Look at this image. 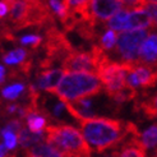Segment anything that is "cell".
Masks as SVG:
<instances>
[{
  "label": "cell",
  "instance_id": "20",
  "mask_svg": "<svg viewBox=\"0 0 157 157\" xmlns=\"http://www.w3.org/2000/svg\"><path fill=\"white\" fill-rule=\"evenodd\" d=\"M25 90V86L21 84V83H17V84H12L9 87H6L3 90L2 95L4 98H9V100H13V98H17L21 93Z\"/></svg>",
  "mask_w": 157,
  "mask_h": 157
},
{
  "label": "cell",
  "instance_id": "9",
  "mask_svg": "<svg viewBox=\"0 0 157 157\" xmlns=\"http://www.w3.org/2000/svg\"><path fill=\"white\" fill-rule=\"evenodd\" d=\"M156 27V21H153L144 10H133L128 12L124 19L123 32L137 29H153Z\"/></svg>",
  "mask_w": 157,
  "mask_h": 157
},
{
  "label": "cell",
  "instance_id": "24",
  "mask_svg": "<svg viewBox=\"0 0 157 157\" xmlns=\"http://www.w3.org/2000/svg\"><path fill=\"white\" fill-rule=\"evenodd\" d=\"M2 134L4 137V146H5V148H9V150L14 148L15 144H17V136L12 134V133H2Z\"/></svg>",
  "mask_w": 157,
  "mask_h": 157
},
{
  "label": "cell",
  "instance_id": "14",
  "mask_svg": "<svg viewBox=\"0 0 157 157\" xmlns=\"http://www.w3.org/2000/svg\"><path fill=\"white\" fill-rule=\"evenodd\" d=\"M17 136H18L17 142H19V144L22 147H26V148L36 146L38 143H42L44 139H45V136L42 133H40V134H33V133H31L27 128L23 127V125H22V128Z\"/></svg>",
  "mask_w": 157,
  "mask_h": 157
},
{
  "label": "cell",
  "instance_id": "22",
  "mask_svg": "<svg viewBox=\"0 0 157 157\" xmlns=\"http://www.w3.org/2000/svg\"><path fill=\"white\" fill-rule=\"evenodd\" d=\"M21 128H22V125L18 120H12L10 123L6 124V127L2 130V133H12V134L17 136L19 133V130H21Z\"/></svg>",
  "mask_w": 157,
  "mask_h": 157
},
{
  "label": "cell",
  "instance_id": "25",
  "mask_svg": "<svg viewBox=\"0 0 157 157\" xmlns=\"http://www.w3.org/2000/svg\"><path fill=\"white\" fill-rule=\"evenodd\" d=\"M10 2H0V19L4 18L9 12V4Z\"/></svg>",
  "mask_w": 157,
  "mask_h": 157
},
{
  "label": "cell",
  "instance_id": "16",
  "mask_svg": "<svg viewBox=\"0 0 157 157\" xmlns=\"http://www.w3.org/2000/svg\"><path fill=\"white\" fill-rule=\"evenodd\" d=\"M27 58V51L25 49H15L3 56V61L8 65H15L25 63Z\"/></svg>",
  "mask_w": 157,
  "mask_h": 157
},
{
  "label": "cell",
  "instance_id": "23",
  "mask_svg": "<svg viewBox=\"0 0 157 157\" xmlns=\"http://www.w3.org/2000/svg\"><path fill=\"white\" fill-rule=\"evenodd\" d=\"M143 110L148 115V117L156 116V97L151 98L150 101H147V102H143Z\"/></svg>",
  "mask_w": 157,
  "mask_h": 157
},
{
  "label": "cell",
  "instance_id": "10",
  "mask_svg": "<svg viewBox=\"0 0 157 157\" xmlns=\"http://www.w3.org/2000/svg\"><path fill=\"white\" fill-rule=\"evenodd\" d=\"M157 36L151 33L140 46L138 55V64L155 69L156 67V52H157Z\"/></svg>",
  "mask_w": 157,
  "mask_h": 157
},
{
  "label": "cell",
  "instance_id": "28",
  "mask_svg": "<svg viewBox=\"0 0 157 157\" xmlns=\"http://www.w3.org/2000/svg\"><path fill=\"white\" fill-rule=\"evenodd\" d=\"M4 75H5V69L3 68V65H0V83L4 81V78H5Z\"/></svg>",
  "mask_w": 157,
  "mask_h": 157
},
{
  "label": "cell",
  "instance_id": "12",
  "mask_svg": "<svg viewBox=\"0 0 157 157\" xmlns=\"http://www.w3.org/2000/svg\"><path fill=\"white\" fill-rule=\"evenodd\" d=\"M9 22L14 29L25 28V22L28 13L29 2H10L9 3Z\"/></svg>",
  "mask_w": 157,
  "mask_h": 157
},
{
  "label": "cell",
  "instance_id": "13",
  "mask_svg": "<svg viewBox=\"0 0 157 157\" xmlns=\"http://www.w3.org/2000/svg\"><path fill=\"white\" fill-rule=\"evenodd\" d=\"M130 72L134 74L138 82V87L148 88V87H153L156 84L157 77L155 69L152 68H148L140 64H130Z\"/></svg>",
  "mask_w": 157,
  "mask_h": 157
},
{
  "label": "cell",
  "instance_id": "29",
  "mask_svg": "<svg viewBox=\"0 0 157 157\" xmlns=\"http://www.w3.org/2000/svg\"><path fill=\"white\" fill-rule=\"evenodd\" d=\"M17 109H18V106H17V105H9V106L6 107V110H8L9 113H14Z\"/></svg>",
  "mask_w": 157,
  "mask_h": 157
},
{
  "label": "cell",
  "instance_id": "5",
  "mask_svg": "<svg viewBox=\"0 0 157 157\" xmlns=\"http://www.w3.org/2000/svg\"><path fill=\"white\" fill-rule=\"evenodd\" d=\"M107 55L104 54L98 46H93L90 52L86 51H70L63 60V70L65 73H91L95 74L97 67Z\"/></svg>",
  "mask_w": 157,
  "mask_h": 157
},
{
  "label": "cell",
  "instance_id": "26",
  "mask_svg": "<svg viewBox=\"0 0 157 157\" xmlns=\"http://www.w3.org/2000/svg\"><path fill=\"white\" fill-rule=\"evenodd\" d=\"M64 110H65V106H64V104H63L61 101H60V102L56 104V105H55V107H54V115H55V116H61Z\"/></svg>",
  "mask_w": 157,
  "mask_h": 157
},
{
  "label": "cell",
  "instance_id": "17",
  "mask_svg": "<svg viewBox=\"0 0 157 157\" xmlns=\"http://www.w3.org/2000/svg\"><path fill=\"white\" fill-rule=\"evenodd\" d=\"M49 8L55 12V14L59 17V19L63 22V25L69 19V6L67 2H56V0H52V2L48 3Z\"/></svg>",
  "mask_w": 157,
  "mask_h": 157
},
{
  "label": "cell",
  "instance_id": "15",
  "mask_svg": "<svg viewBox=\"0 0 157 157\" xmlns=\"http://www.w3.org/2000/svg\"><path fill=\"white\" fill-rule=\"evenodd\" d=\"M156 136H157V127L151 125L143 134L139 137V146L146 152V150H153L156 147Z\"/></svg>",
  "mask_w": 157,
  "mask_h": 157
},
{
  "label": "cell",
  "instance_id": "1",
  "mask_svg": "<svg viewBox=\"0 0 157 157\" xmlns=\"http://www.w3.org/2000/svg\"><path fill=\"white\" fill-rule=\"evenodd\" d=\"M79 123L83 133L82 137L96 152H104L120 144L137 142L140 137L138 128L129 121L109 117H91Z\"/></svg>",
  "mask_w": 157,
  "mask_h": 157
},
{
  "label": "cell",
  "instance_id": "3",
  "mask_svg": "<svg viewBox=\"0 0 157 157\" xmlns=\"http://www.w3.org/2000/svg\"><path fill=\"white\" fill-rule=\"evenodd\" d=\"M102 91V84L96 74L75 72L65 73L52 91L61 102H74V101L92 97Z\"/></svg>",
  "mask_w": 157,
  "mask_h": 157
},
{
  "label": "cell",
  "instance_id": "7",
  "mask_svg": "<svg viewBox=\"0 0 157 157\" xmlns=\"http://www.w3.org/2000/svg\"><path fill=\"white\" fill-rule=\"evenodd\" d=\"M46 52H48V61H54L56 58H61L63 55H67L73 51L72 45L67 40V37L56 29L55 26L49 27L46 32Z\"/></svg>",
  "mask_w": 157,
  "mask_h": 157
},
{
  "label": "cell",
  "instance_id": "2",
  "mask_svg": "<svg viewBox=\"0 0 157 157\" xmlns=\"http://www.w3.org/2000/svg\"><path fill=\"white\" fill-rule=\"evenodd\" d=\"M46 144L65 157H91V148L81 132L70 125H50L45 129Z\"/></svg>",
  "mask_w": 157,
  "mask_h": 157
},
{
  "label": "cell",
  "instance_id": "18",
  "mask_svg": "<svg viewBox=\"0 0 157 157\" xmlns=\"http://www.w3.org/2000/svg\"><path fill=\"white\" fill-rule=\"evenodd\" d=\"M115 157H147L144 151L138 146H129L125 144L120 151H116L114 153Z\"/></svg>",
  "mask_w": 157,
  "mask_h": 157
},
{
  "label": "cell",
  "instance_id": "6",
  "mask_svg": "<svg viewBox=\"0 0 157 157\" xmlns=\"http://www.w3.org/2000/svg\"><path fill=\"white\" fill-rule=\"evenodd\" d=\"M152 33L151 29H137L121 32L115 45V52L123 64H138V55L144 40Z\"/></svg>",
  "mask_w": 157,
  "mask_h": 157
},
{
  "label": "cell",
  "instance_id": "19",
  "mask_svg": "<svg viewBox=\"0 0 157 157\" xmlns=\"http://www.w3.org/2000/svg\"><path fill=\"white\" fill-rule=\"evenodd\" d=\"M117 41V33L114 32V31H107V32L100 38V46L98 48L101 50H111L113 48H115Z\"/></svg>",
  "mask_w": 157,
  "mask_h": 157
},
{
  "label": "cell",
  "instance_id": "4",
  "mask_svg": "<svg viewBox=\"0 0 157 157\" xmlns=\"http://www.w3.org/2000/svg\"><path fill=\"white\" fill-rule=\"evenodd\" d=\"M130 64H123L119 61H114L106 56L98 64L96 75L104 86L105 92L110 97H114L124 88L129 87L127 83V74Z\"/></svg>",
  "mask_w": 157,
  "mask_h": 157
},
{
  "label": "cell",
  "instance_id": "11",
  "mask_svg": "<svg viewBox=\"0 0 157 157\" xmlns=\"http://www.w3.org/2000/svg\"><path fill=\"white\" fill-rule=\"evenodd\" d=\"M65 72L63 69H44L37 74V86L38 88L52 93Z\"/></svg>",
  "mask_w": 157,
  "mask_h": 157
},
{
  "label": "cell",
  "instance_id": "21",
  "mask_svg": "<svg viewBox=\"0 0 157 157\" xmlns=\"http://www.w3.org/2000/svg\"><path fill=\"white\" fill-rule=\"evenodd\" d=\"M41 42H42V37L37 36V35H27V36L21 38V44L22 45H29V46H32V48H37V46H40Z\"/></svg>",
  "mask_w": 157,
  "mask_h": 157
},
{
  "label": "cell",
  "instance_id": "8",
  "mask_svg": "<svg viewBox=\"0 0 157 157\" xmlns=\"http://www.w3.org/2000/svg\"><path fill=\"white\" fill-rule=\"evenodd\" d=\"M124 2L119 0H93L90 2V15L91 21L98 25V22L109 21L110 18L123 10Z\"/></svg>",
  "mask_w": 157,
  "mask_h": 157
},
{
  "label": "cell",
  "instance_id": "27",
  "mask_svg": "<svg viewBox=\"0 0 157 157\" xmlns=\"http://www.w3.org/2000/svg\"><path fill=\"white\" fill-rule=\"evenodd\" d=\"M6 156V148L4 144H0V157H5Z\"/></svg>",
  "mask_w": 157,
  "mask_h": 157
}]
</instances>
